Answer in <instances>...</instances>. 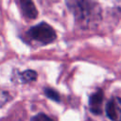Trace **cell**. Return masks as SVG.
Segmentation results:
<instances>
[{
    "mask_svg": "<svg viewBox=\"0 0 121 121\" xmlns=\"http://www.w3.org/2000/svg\"><path fill=\"white\" fill-rule=\"evenodd\" d=\"M67 6L77 21L85 27L99 21L100 8L93 0H67Z\"/></svg>",
    "mask_w": 121,
    "mask_h": 121,
    "instance_id": "cell-1",
    "label": "cell"
},
{
    "mask_svg": "<svg viewBox=\"0 0 121 121\" xmlns=\"http://www.w3.org/2000/svg\"><path fill=\"white\" fill-rule=\"evenodd\" d=\"M27 35L30 39L36 41L41 44H47L55 41L57 35L55 30L46 23L42 22L32 27L27 31Z\"/></svg>",
    "mask_w": 121,
    "mask_h": 121,
    "instance_id": "cell-2",
    "label": "cell"
},
{
    "mask_svg": "<svg viewBox=\"0 0 121 121\" xmlns=\"http://www.w3.org/2000/svg\"><path fill=\"white\" fill-rule=\"evenodd\" d=\"M106 114L111 121H121V98L113 96L106 104Z\"/></svg>",
    "mask_w": 121,
    "mask_h": 121,
    "instance_id": "cell-3",
    "label": "cell"
},
{
    "mask_svg": "<svg viewBox=\"0 0 121 121\" xmlns=\"http://www.w3.org/2000/svg\"><path fill=\"white\" fill-rule=\"evenodd\" d=\"M104 95L102 90H97L95 92L89 99V108L90 111L94 114H100L102 112V104H103Z\"/></svg>",
    "mask_w": 121,
    "mask_h": 121,
    "instance_id": "cell-4",
    "label": "cell"
},
{
    "mask_svg": "<svg viewBox=\"0 0 121 121\" xmlns=\"http://www.w3.org/2000/svg\"><path fill=\"white\" fill-rule=\"evenodd\" d=\"M21 9L24 15L29 19H35L38 15V10L32 0H19Z\"/></svg>",
    "mask_w": 121,
    "mask_h": 121,
    "instance_id": "cell-5",
    "label": "cell"
},
{
    "mask_svg": "<svg viewBox=\"0 0 121 121\" xmlns=\"http://www.w3.org/2000/svg\"><path fill=\"white\" fill-rule=\"evenodd\" d=\"M20 78L25 83L31 82L37 78V73L33 70H26V71H24L23 73L20 74Z\"/></svg>",
    "mask_w": 121,
    "mask_h": 121,
    "instance_id": "cell-6",
    "label": "cell"
},
{
    "mask_svg": "<svg viewBox=\"0 0 121 121\" xmlns=\"http://www.w3.org/2000/svg\"><path fill=\"white\" fill-rule=\"evenodd\" d=\"M44 94L47 97H49V98H51L55 101H60V95L55 90L50 89V88H45L44 89Z\"/></svg>",
    "mask_w": 121,
    "mask_h": 121,
    "instance_id": "cell-7",
    "label": "cell"
},
{
    "mask_svg": "<svg viewBox=\"0 0 121 121\" xmlns=\"http://www.w3.org/2000/svg\"><path fill=\"white\" fill-rule=\"evenodd\" d=\"M30 121H54V120L44 113H39V114L33 116Z\"/></svg>",
    "mask_w": 121,
    "mask_h": 121,
    "instance_id": "cell-8",
    "label": "cell"
}]
</instances>
